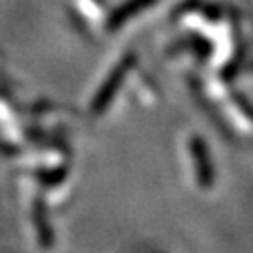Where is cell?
<instances>
[{
  "label": "cell",
  "mask_w": 253,
  "mask_h": 253,
  "mask_svg": "<svg viewBox=\"0 0 253 253\" xmlns=\"http://www.w3.org/2000/svg\"><path fill=\"white\" fill-rule=\"evenodd\" d=\"M191 158H193V165H195V176L199 182L201 188L208 190L214 184V169H212V162H210V154H208L207 143L201 137H193L190 143Z\"/></svg>",
  "instance_id": "1"
}]
</instances>
